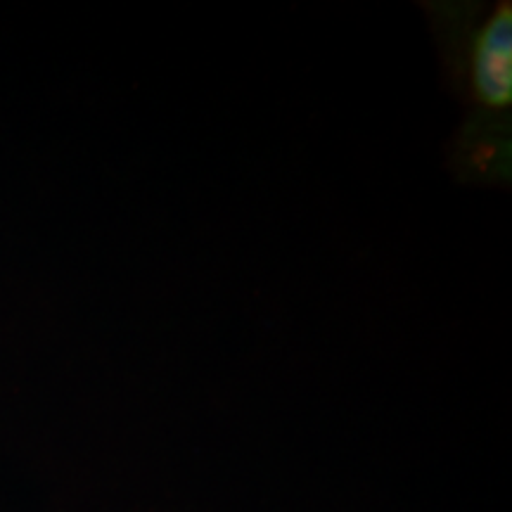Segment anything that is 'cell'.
Here are the masks:
<instances>
[{
	"mask_svg": "<svg viewBox=\"0 0 512 512\" xmlns=\"http://www.w3.org/2000/svg\"><path fill=\"white\" fill-rule=\"evenodd\" d=\"M467 88L484 114L501 119L512 107V5L498 3L467 41Z\"/></svg>",
	"mask_w": 512,
	"mask_h": 512,
	"instance_id": "6da1fadb",
	"label": "cell"
}]
</instances>
